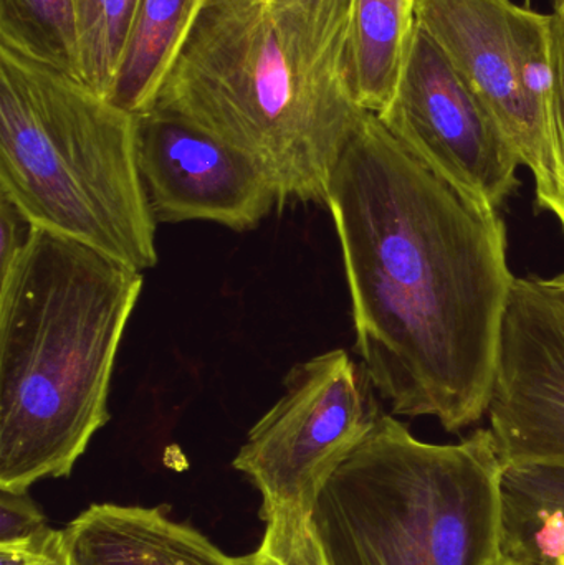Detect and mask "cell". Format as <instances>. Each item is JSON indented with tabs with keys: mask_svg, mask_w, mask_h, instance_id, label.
<instances>
[{
	"mask_svg": "<svg viewBox=\"0 0 564 565\" xmlns=\"http://www.w3.org/2000/svg\"><path fill=\"white\" fill-rule=\"evenodd\" d=\"M536 281H539L540 288H542L550 298L555 299L556 302L564 306V271L553 278L536 277Z\"/></svg>",
	"mask_w": 564,
	"mask_h": 565,
	"instance_id": "cell-23",
	"label": "cell"
},
{
	"mask_svg": "<svg viewBox=\"0 0 564 565\" xmlns=\"http://www.w3.org/2000/svg\"><path fill=\"white\" fill-rule=\"evenodd\" d=\"M503 471L490 428L434 445L381 414L324 484L311 523L330 565H492Z\"/></svg>",
	"mask_w": 564,
	"mask_h": 565,
	"instance_id": "cell-5",
	"label": "cell"
},
{
	"mask_svg": "<svg viewBox=\"0 0 564 565\" xmlns=\"http://www.w3.org/2000/svg\"><path fill=\"white\" fill-rule=\"evenodd\" d=\"M82 45V82L108 99L138 0H75Z\"/></svg>",
	"mask_w": 564,
	"mask_h": 565,
	"instance_id": "cell-16",
	"label": "cell"
},
{
	"mask_svg": "<svg viewBox=\"0 0 564 565\" xmlns=\"http://www.w3.org/2000/svg\"><path fill=\"white\" fill-rule=\"evenodd\" d=\"M492 565H519L512 563V561L506 559V557L500 556L499 559L496 561Z\"/></svg>",
	"mask_w": 564,
	"mask_h": 565,
	"instance_id": "cell-24",
	"label": "cell"
},
{
	"mask_svg": "<svg viewBox=\"0 0 564 565\" xmlns=\"http://www.w3.org/2000/svg\"><path fill=\"white\" fill-rule=\"evenodd\" d=\"M327 207L368 381L393 415L433 417L450 434L482 420L515 281L499 211L424 164L374 113L348 141Z\"/></svg>",
	"mask_w": 564,
	"mask_h": 565,
	"instance_id": "cell-1",
	"label": "cell"
},
{
	"mask_svg": "<svg viewBox=\"0 0 564 565\" xmlns=\"http://www.w3.org/2000/svg\"><path fill=\"white\" fill-rule=\"evenodd\" d=\"M506 465L564 468V306L515 278L489 411Z\"/></svg>",
	"mask_w": 564,
	"mask_h": 565,
	"instance_id": "cell-10",
	"label": "cell"
},
{
	"mask_svg": "<svg viewBox=\"0 0 564 565\" xmlns=\"http://www.w3.org/2000/svg\"><path fill=\"white\" fill-rule=\"evenodd\" d=\"M55 530L23 543L0 544V565H45L50 540Z\"/></svg>",
	"mask_w": 564,
	"mask_h": 565,
	"instance_id": "cell-21",
	"label": "cell"
},
{
	"mask_svg": "<svg viewBox=\"0 0 564 565\" xmlns=\"http://www.w3.org/2000/svg\"><path fill=\"white\" fill-rule=\"evenodd\" d=\"M264 521L260 546L242 556L244 565H330L310 516L278 511Z\"/></svg>",
	"mask_w": 564,
	"mask_h": 565,
	"instance_id": "cell-17",
	"label": "cell"
},
{
	"mask_svg": "<svg viewBox=\"0 0 564 565\" xmlns=\"http://www.w3.org/2000/svg\"><path fill=\"white\" fill-rule=\"evenodd\" d=\"M351 0H207L155 108L251 158L280 205H327L368 111L351 89Z\"/></svg>",
	"mask_w": 564,
	"mask_h": 565,
	"instance_id": "cell-2",
	"label": "cell"
},
{
	"mask_svg": "<svg viewBox=\"0 0 564 565\" xmlns=\"http://www.w3.org/2000/svg\"><path fill=\"white\" fill-rule=\"evenodd\" d=\"M142 271L33 228L0 277V490L70 477L109 420Z\"/></svg>",
	"mask_w": 564,
	"mask_h": 565,
	"instance_id": "cell-3",
	"label": "cell"
},
{
	"mask_svg": "<svg viewBox=\"0 0 564 565\" xmlns=\"http://www.w3.org/2000/svg\"><path fill=\"white\" fill-rule=\"evenodd\" d=\"M553 36V142L558 164L560 211L555 215L564 228V13L552 12Z\"/></svg>",
	"mask_w": 564,
	"mask_h": 565,
	"instance_id": "cell-19",
	"label": "cell"
},
{
	"mask_svg": "<svg viewBox=\"0 0 564 565\" xmlns=\"http://www.w3.org/2000/svg\"><path fill=\"white\" fill-rule=\"evenodd\" d=\"M500 556L519 565H564V468L506 465Z\"/></svg>",
	"mask_w": 564,
	"mask_h": 565,
	"instance_id": "cell-13",
	"label": "cell"
},
{
	"mask_svg": "<svg viewBox=\"0 0 564 565\" xmlns=\"http://www.w3.org/2000/svg\"><path fill=\"white\" fill-rule=\"evenodd\" d=\"M417 0H351L350 79L364 111L390 105L416 30Z\"/></svg>",
	"mask_w": 564,
	"mask_h": 565,
	"instance_id": "cell-14",
	"label": "cell"
},
{
	"mask_svg": "<svg viewBox=\"0 0 564 565\" xmlns=\"http://www.w3.org/2000/svg\"><path fill=\"white\" fill-rule=\"evenodd\" d=\"M555 12L564 13V0H555Z\"/></svg>",
	"mask_w": 564,
	"mask_h": 565,
	"instance_id": "cell-25",
	"label": "cell"
},
{
	"mask_svg": "<svg viewBox=\"0 0 564 565\" xmlns=\"http://www.w3.org/2000/svg\"><path fill=\"white\" fill-rule=\"evenodd\" d=\"M416 22L449 56L532 172L540 211L558 214L552 13L512 0H417Z\"/></svg>",
	"mask_w": 564,
	"mask_h": 565,
	"instance_id": "cell-6",
	"label": "cell"
},
{
	"mask_svg": "<svg viewBox=\"0 0 564 565\" xmlns=\"http://www.w3.org/2000/svg\"><path fill=\"white\" fill-rule=\"evenodd\" d=\"M63 537L70 565H244L161 508L92 504Z\"/></svg>",
	"mask_w": 564,
	"mask_h": 565,
	"instance_id": "cell-11",
	"label": "cell"
},
{
	"mask_svg": "<svg viewBox=\"0 0 564 565\" xmlns=\"http://www.w3.org/2000/svg\"><path fill=\"white\" fill-rule=\"evenodd\" d=\"M0 46L82 82L75 0H0Z\"/></svg>",
	"mask_w": 564,
	"mask_h": 565,
	"instance_id": "cell-15",
	"label": "cell"
},
{
	"mask_svg": "<svg viewBox=\"0 0 564 565\" xmlns=\"http://www.w3.org/2000/svg\"><path fill=\"white\" fill-rule=\"evenodd\" d=\"M207 0H138L108 102L132 115L155 108L162 83Z\"/></svg>",
	"mask_w": 564,
	"mask_h": 565,
	"instance_id": "cell-12",
	"label": "cell"
},
{
	"mask_svg": "<svg viewBox=\"0 0 564 565\" xmlns=\"http://www.w3.org/2000/svg\"><path fill=\"white\" fill-rule=\"evenodd\" d=\"M380 415L343 349L295 364L232 463L260 493L262 520L278 511L311 518L324 484Z\"/></svg>",
	"mask_w": 564,
	"mask_h": 565,
	"instance_id": "cell-7",
	"label": "cell"
},
{
	"mask_svg": "<svg viewBox=\"0 0 564 565\" xmlns=\"http://www.w3.org/2000/svg\"><path fill=\"white\" fill-rule=\"evenodd\" d=\"M138 164L158 224L214 222L245 232L280 205L251 158L174 113L138 115Z\"/></svg>",
	"mask_w": 564,
	"mask_h": 565,
	"instance_id": "cell-9",
	"label": "cell"
},
{
	"mask_svg": "<svg viewBox=\"0 0 564 565\" xmlns=\"http://www.w3.org/2000/svg\"><path fill=\"white\" fill-rule=\"evenodd\" d=\"M0 192L33 228L138 271L158 264L138 115L0 46Z\"/></svg>",
	"mask_w": 564,
	"mask_h": 565,
	"instance_id": "cell-4",
	"label": "cell"
},
{
	"mask_svg": "<svg viewBox=\"0 0 564 565\" xmlns=\"http://www.w3.org/2000/svg\"><path fill=\"white\" fill-rule=\"evenodd\" d=\"M424 164L499 211L519 188L515 148L433 36L417 25L390 105L376 115Z\"/></svg>",
	"mask_w": 564,
	"mask_h": 565,
	"instance_id": "cell-8",
	"label": "cell"
},
{
	"mask_svg": "<svg viewBox=\"0 0 564 565\" xmlns=\"http://www.w3.org/2000/svg\"><path fill=\"white\" fill-rule=\"evenodd\" d=\"M32 225L22 217L15 205L0 192V277L15 264L29 241Z\"/></svg>",
	"mask_w": 564,
	"mask_h": 565,
	"instance_id": "cell-20",
	"label": "cell"
},
{
	"mask_svg": "<svg viewBox=\"0 0 564 565\" xmlns=\"http://www.w3.org/2000/svg\"><path fill=\"white\" fill-rule=\"evenodd\" d=\"M45 565H70L68 554H66L65 537L63 530L55 531L49 544Z\"/></svg>",
	"mask_w": 564,
	"mask_h": 565,
	"instance_id": "cell-22",
	"label": "cell"
},
{
	"mask_svg": "<svg viewBox=\"0 0 564 565\" xmlns=\"http://www.w3.org/2000/svg\"><path fill=\"white\" fill-rule=\"evenodd\" d=\"M49 530L29 491L0 490V544L36 540Z\"/></svg>",
	"mask_w": 564,
	"mask_h": 565,
	"instance_id": "cell-18",
	"label": "cell"
}]
</instances>
